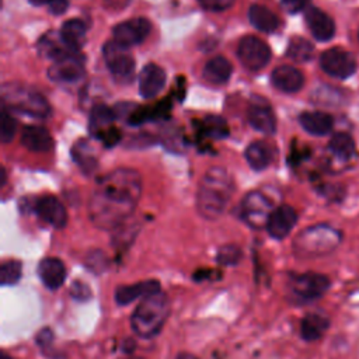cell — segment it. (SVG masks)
<instances>
[{
	"mask_svg": "<svg viewBox=\"0 0 359 359\" xmlns=\"http://www.w3.org/2000/svg\"><path fill=\"white\" fill-rule=\"evenodd\" d=\"M142 191V181L136 171L118 168L100 180L88 203L91 222L100 229H114L133 212Z\"/></svg>",
	"mask_w": 359,
	"mask_h": 359,
	"instance_id": "cell-1",
	"label": "cell"
},
{
	"mask_svg": "<svg viewBox=\"0 0 359 359\" xmlns=\"http://www.w3.org/2000/svg\"><path fill=\"white\" fill-rule=\"evenodd\" d=\"M234 192L230 175L222 168L209 170L201 181L198 191V210L206 219L220 216Z\"/></svg>",
	"mask_w": 359,
	"mask_h": 359,
	"instance_id": "cell-2",
	"label": "cell"
},
{
	"mask_svg": "<svg viewBox=\"0 0 359 359\" xmlns=\"http://www.w3.org/2000/svg\"><path fill=\"white\" fill-rule=\"evenodd\" d=\"M168 313L170 302L167 296L161 290L151 293L143 297L135 309L130 318L132 330L142 338H151L160 332L168 318Z\"/></svg>",
	"mask_w": 359,
	"mask_h": 359,
	"instance_id": "cell-3",
	"label": "cell"
},
{
	"mask_svg": "<svg viewBox=\"0 0 359 359\" xmlns=\"http://www.w3.org/2000/svg\"><path fill=\"white\" fill-rule=\"evenodd\" d=\"M342 240L341 231L328 224H316L304 229L294 240L293 247L300 257H320L334 251Z\"/></svg>",
	"mask_w": 359,
	"mask_h": 359,
	"instance_id": "cell-4",
	"label": "cell"
},
{
	"mask_svg": "<svg viewBox=\"0 0 359 359\" xmlns=\"http://www.w3.org/2000/svg\"><path fill=\"white\" fill-rule=\"evenodd\" d=\"M1 98L6 107L32 118L43 119L50 112L46 98L36 90L25 86L4 84L1 88Z\"/></svg>",
	"mask_w": 359,
	"mask_h": 359,
	"instance_id": "cell-5",
	"label": "cell"
},
{
	"mask_svg": "<svg viewBox=\"0 0 359 359\" xmlns=\"http://www.w3.org/2000/svg\"><path fill=\"white\" fill-rule=\"evenodd\" d=\"M330 287V280L321 273L307 272L292 275L287 280V292L293 302L307 303L321 297Z\"/></svg>",
	"mask_w": 359,
	"mask_h": 359,
	"instance_id": "cell-6",
	"label": "cell"
},
{
	"mask_svg": "<svg viewBox=\"0 0 359 359\" xmlns=\"http://www.w3.org/2000/svg\"><path fill=\"white\" fill-rule=\"evenodd\" d=\"M104 60L107 67L115 80L121 83H129L135 73V59L128 52V49L119 45L116 41H108L102 46Z\"/></svg>",
	"mask_w": 359,
	"mask_h": 359,
	"instance_id": "cell-7",
	"label": "cell"
},
{
	"mask_svg": "<svg viewBox=\"0 0 359 359\" xmlns=\"http://www.w3.org/2000/svg\"><path fill=\"white\" fill-rule=\"evenodd\" d=\"M237 56L244 67L257 72L268 65L271 59V49L266 42L258 36L248 35L240 39L237 46Z\"/></svg>",
	"mask_w": 359,
	"mask_h": 359,
	"instance_id": "cell-8",
	"label": "cell"
},
{
	"mask_svg": "<svg viewBox=\"0 0 359 359\" xmlns=\"http://www.w3.org/2000/svg\"><path fill=\"white\" fill-rule=\"evenodd\" d=\"M272 210L271 201L261 192H250L240 206L241 219L254 229L266 227Z\"/></svg>",
	"mask_w": 359,
	"mask_h": 359,
	"instance_id": "cell-9",
	"label": "cell"
},
{
	"mask_svg": "<svg viewBox=\"0 0 359 359\" xmlns=\"http://www.w3.org/2000/svg\"><path fill=\"white\" fill-rule=\"evenodd\" d=\"M321 69L337 79L351 77L356 72L355 57L342 48H330L320 56Z\"/></svg>",
	"mask_w": 359,
	"mask_h": 359,
	"instance_id": "cell-10",
	"label": "cell"
},
{
	"mask_svg": "<svg viewBox=\"0 0 359 359\" xmlns=\"http://www.w3.org/2000/svg\"><path fill=\"white\" fill-rule=\"evenodd\" d=\"M115 112L107 105H95L90 114L88 128L93 136L101 139L107 146H112L119 140V132L114 128Z\"/></svg>",
	"mask_w": 359,
	"mask_h": 359,
	"instance_id": "cell-11",
	"label": "cell"
},
{
	"mask_svg": "<svg viewBox=\"0 0 359 359\" xmlns=\"http://www.w3.org/2000/svg\"><path fill=\"white\" fill-rule=\"evenodd\" d=\"M150 29L151 24L149 20L143 17H135L115 25L112 29V36L114 41H116L119 45L128 48L143 42L150 34Z\"/></svg>",
	"mask_w": 359,
	"mask_h": 359,
	"instance_id": "cell-12",
	"label": "cell"
},
{
	"mask_svg": "<svg viewBox=\"0 0 359 359\" xmlns=\"http://www.w3.org/2000/svg\"><path fill=\"white\" fill-rule=\"evenodd\" d=\"M50 80L60 84L77 83L84 74V63L79 53H70L52 63L48 70Z\"/></svg>",
	"mask_w": 359,
	"mask_h": 359,
	"instance_id": "cell-13",
	"label": "cell"
},
{
	"mask_svg": "<svg viewBox=\"0 0 359 359\" xmlns=\"http://www.w3.org/2000/svg\"><path fill=\"white\" fill-rule=\"evenodd\" d=\"M296 222H297V215L294 209L289 205H280L272 210L266 223V230L271 237L280 240L290 233Z\"/></svg>",
	"mask_w": 359,
	"mask_h": 359,
	"instance_id": "cell-14",
	"label": "cell"
},
{
	"mask_svg": "<svg viewBox=\"0 0 359 359\" xmlns=\"http://www.w3.org/2000/svg\"><path fill=\"white\" fill-rule=\"evenodd\" d=\"M306 24L311 32V35L321 42L330 41L335 34L334 20L317 7H309L306 10Z\"/></svg>",
	"mask_w": 359,
	"mask_h": 359,
	"instance_id": "cell-15",
	"label": "cell"
},
{
	"mask_svg": "<svg viewBox=\"0 0 359 359\" xmlns=\"http://www.w3.org/2000/svg\"><path fill=\"white\" fill-rule=\"evenodd\" d=\"M36 215L48 224L62 229L67 222L66 209L62 202L55 196H42L35 203Z\"/></svg>",
	"mask_w": 359,
	"mask_h": 359,
	"instance_id": "cell-16",
	"label": "cell"
},
{
	"mask_svg": "<svg viewBox=\"0 0 359 359\" xmlns=\"http://www.w3.org/2000/svg\"><path fill=\"white\" fill-rule=\"evenodd\" d=\"M165 86V72L156 63L146 65L139 74V91L143 98L156 97Z\"/></svg>",
	"mask_w": 359,
	"mask_h": 359,
	"instance_id": "cell-17",
	"label": "cell"
},
{
	"mask_svg": "<svg viewBox=\"0 0 359 359\" xmlns=\"http://www.w3.org/2000/svg\"><path fill=\"white\" fill-rule=\"evenodd\" d=\"M160 292V282L156 279H149L143 282H137L133 285H122L115 290V300L118 304H129L135 299L146 297L151 293Z\"/></svg>",
	"mask_w": 359,
	"mask_h": 359,
	"instance_id": "cell-18",
	"label": "cell"
},
{
	"mask_svg": "<svg viewBox=\"0 0 359 359\" xmlns=\"http://www.w3.org/2000/svg\"><path fill=\"white\" fill-rule=\"evenodd\" d=\"M271 80H272V84L278 90H280L283 93H289V94L299 91L304 83V77H303L302 72L289 65L278 66L272 72Z\"/></svg>",
	"mask_w": 359,
	"mask_h": 359,
	"instance_id": "cell-19",
	"label": "cell"
},
{
	"mask_svg": "<svg viewBox=\"0 0 359 359\" xmlns=\"http://www.w3.org/2000/svg\"><path fill=\"white\" fill-rule=\"evenodd\" d=\"M38 275L42 280V283L52 290L59 289L66 278V268L65 264L59 258H45L39 262L38 266Z\"/></svg>",
	"mask_w": 359,
	"mask_h": 359,
	"instance_id": "cell-20",
	"label": "cell"
},
{
	"mask_svg": "<svg viewBox=\"0 0 359 359\" xmlns=\"http://www.w3.org/2000/svg\"><path fill=\"white\" fill-rule=\"evenodd\" d=\"M21 143L25 149L36 153H45L53 147V140L48 129L38 125H28L24 128Z\"/></svg>",
	"mask_w": 359,
	"mask_h": 359,
	"instance_id": "cell-21",
	"label": "cell"
},
{
	"mask_svg": "<svg viewBox=\"0 0 359 359\" xmlns=\"http://www.w3.org/2000/svg\"><path fill=\"white\" fill-rule=\"evenodd\" d=\"M248 122L250 125L262 133L271 135L276 129V118L272 108L268 104L255 102L248 108Z\"/></svg>",
	"mask_w": 359,
	"mask_h": 359,
	"instance_id": "cell-22",
	"label": "cell"
},
{
	"mask_svg": "<svg viewBox=\"0 0 359 359\" xmlns=\"http://www.w3.org/2000/svg\"><path fill=\"white\" fill-rule=\"evenodd\" d=\"M299 122L302 128L316 136H323L332 129V116L321 111H307L300 114Z\"/></svg>",
	"mask_w": 359,
	"mask_h": 359,
	"instance_id": "cell-23",
	"label": "cell"
},
{
	"mask_svg": "<svg viewBox=\"0 0 359 359\" xmlns=\"http://www.w3.org/2000/svg\"><path fill=\"white\" fill-rule=\"evenodd\" d=\"M38 49L42 56L49 57L53 62L63 56H67L70 53H79L67 46V43L63 41L60 32H49L45 36H42L39 41Z\"/></svg>",
	"mask_w": 359,
	"mask_h": 359,
	"instance_id": "cell-24",
	"label": "cell"
},
{
	"mask_svg": "<svg viewBox=\"0 0 359 359\" xmlns=\"http://www.w3.org/2000/svg\"><path fill=\"white\" fill-rule=\"evenodd\" d=\"M231 63L223 56H215L203 66V79L210 84H224L231 76Z\"/></svg>",
	"mask_w": 359,
	"mask_h": 359,
	"instance_id": "cell-25",
	"label": "cell"
},
{
	"mask_svg": "<svg viewBox=\"0 0 359 359\" xmlns=\"http://www.w3.org/2000/svg\"><path fill=\"white\" fill-rule=\"evenodd\" d=\"M59 32L63 41L67 43V46L76 52H79L86 42L87 28L86 24L79 18H70L65 21Z\"/></svg>",
	"mask_w": 359,
	"mask_h": 359,
	"instance_id": "cell-26",
	"label": "cell"
},
{
	"mask_svg": "<svg viewBox=\"0 0 359 359\" xmlns=\"http://www.w3.org/2000/svg\"><path fill=\"white\" fill-rule=\"evenodd\" d=\"M330 327V320L318 313H309L300 324L302 338L306 341H316L324 335Z\"/></svg>",
	"mask_w": 359,
	"mask_h": 359,
	"instance_id": "cell-27",
	"label": "cell"
},
{
	"mask_svg": "<svg viewBox=\"0 0 359 359\" xmlns=\"http://www.w3.org/2000/svg\"><path fill=\"white\" fill-rule=\"evenodd\" d=\"M248 18L250 22L262 32H273L278 25H279V20L278 17L266 7L261 6V4H252L248 10Z\"/></svg>",
	"mask_w": 359,
	"mask_h": 359,
	"instance_id": "cell-28",
	"label": "cell"
},
{
	"mask_svg": "<svg viewBox=\"0 0 359 359\" xmlns=\"http://www.w3.org/2000/svg\"><path fill=\"white\" fill-rule=\"evenodd\" d=\"M245 160L251 168L259 171L266 168L272 160L271 147L264 142H252L245 149Z\"/></svg>",
	"mask_w": 359,
	"mask_h": 359,
	"instance_id": "cell-29",
	"label": "cell"
},
{
	"mask_svg": "<svg viewBox=\"0 0 359 359\" xmlns=\"http://www.w3.org/2000/svg\"><path fill=\"white\" fill-rule=\"evenodd\" d=\"M328 149L337 158L349 160L355 154V142L351 135L345 132H338L331 137Z\"/></svg>",
	"mask_w": 359,
	"mask_h": 359,
	"instance_id": "cell-30",
	"label": "cell"
},
{
	"mask_svg": "<svg viewBox=\"0 0 359 359\" xmlns=\"http://www.w3.org/2000/svg\"><path fill=\"white\" fill-rule=\"evenodd\" d=\"M286 55L294 62L304 63L309 62L314 55V46L302 36H294L289 41L286 48Z\"/></svg>",
	"mask_w": 359,
	"mask_h": 359,
	"instance_id": "cell-31",
	"label": "cell"
},
{
	"mask_svg": "<svg viewBox=\"0 0 359 359\" xmlns=\"http://www.w3.org/2000/svg\"><path fill=\"white\" fill-rule=\"evenodd\" d=\"M74 161L84 172H93L97 167V158L87 142H77L72 151Z\"/></svg>",
	"mask_w": 359,
	"mask_h": 359,
	"instance_id": "cell-32",
	"label": "cell"
},
{
	"mask_svg": "<svg viewBox=\"0 0 359 359\" xmlns=\"http://www.w3.org/2000/svg\"><path fill=\"white\" fill-rule=\"evenodd\" d=\"M202 128H203V133L208 135L209 137H213V139H223L229 133L227 123L220 116H208L203 121Z\"/></svg>",
	"mask_w": 359,
	"mask_h": 359,
	"instance_id": "cell-33",
	"label": "cell"
},
{
	"mask_svg": "<svg viewBox=\"0 0 359 359\" xmlns=\"http://www.w3.org/2000/svg\"><path fill=\"white\" fill-rule=\"evenodd\" d=\"M1 283L3 285H14L18 282L22 273L21 262L17 259H8L1 264Z\"/></svg>",
	"mask_w": 359,
	"mask_h": 359,
	"instance_id": "cell-34",
	"label": "cell"
},
{
	"mask_svg": "<svg viewBox=\"0 0 359 359\" xmlns=\"http://www.w3.org/2000/svg\"><path fill=\"white\" fill-rule=\"evenodd\" d=\"M17 129V122L15 119L11 116V114L3 108L1 111V121H0V139L3 143H8L11 142V139L14 137Z\"/></svg>",
	"mask_w": 359,
	"mask_h": 359,
	"instance_id": "cell-35",
	"label": "cell"
},
{
	"mask_svg": "<svg viewBox=\"0 0 359 359\" xmlns=\"http://www.w3.org/2000/svg\"><path fill=\"white\" fill-rule=\"evenodd\" d=\"M217 262L222 265H234L241 259V250L237 245H223L217 251Z\"/></svg>",
	"mask_w": 359,
	"mask_h": 359,
	"instance_id": "cell-36",
	"label": "cell"
},
{
	"mask_svg": "<svg viewBox=\"0 0 359 359\" xmlns=\"http://www.w3.org/2000/svg\"><path fill=\"white\" fill-rule=\"evenodd\" d=\"M32 6H48L49 7V11L55 15H59V14H63L66 10H67V6H69V1L67 0H28Z\"/></svg>",
	"mask_w": 359,
	"mask_h": 359,
	"instance_id": "cell-37",
	"label": "cell"
},
{
	"mask_svg": "<svg viewBox=\"0 0 359 359\" xmlns=\"http://www.w3.org/2000/svg\"><path fill=\"white\" fill-rule=\"evenodd\" d=\"M198 1L208 11H224L230 8L236 0H198Z\"/></svg>",
	"mask_w": 359,
	"mask_h": 359,
	"instance_id": "cell-38",
	"label": "cell"
},
{
	"mask_svg": "<svg viewBox=\"0 0 359 359\" xmlns=\"http://www.w3.org/2000/svg\"><path fill=\"white\" fill-rule=\"evenodd\" d=\"M283 8L287 13H299L302 10H307L309 8V3L310 0H280Z\"/></svg>",
	"mask_w": 359,
	"mask_h": 359,
	"instance_id": "cell-39",
	"label": "cell"
},
{
	"mask_svg": "<svg viewBox=\"0 0 359 359\" xmlns=\"http://www.w3.org/2000/svg\"><path fill=\"white\" fill-rule=\"evenodd\" d=\"M70 293H72V296L74 297V299H77V300H86V299H88V296H90V289H88V286H86L83 282H74L73 285H72V287H70Z\"/></svg>",
	"mask_w": 359,
	"mask_h": 359,
	"instance_id": "cell-40",
	"label": "cell"
},
{
	"mask_svg": "<svg viewBox=\"0 0 359 359\" xmlns=\"http://www.w3.org/2000/svg\"><path fill=\"white\" fill-rule=\"evenodd\" d=\"M175 359H198L195 355H192V353H180Z\"/></svg>",
	"mask_w": 359,
	"mask_h": 359,
	"instance_id": "cell-41",
	"label": "cell"
},
{
	"mask_svg": "<svg viewBox=\"0 0 359 359\" xmlns=\"http://www.w3.org/2000/svg\"><path fill=\"white\" fill-rule=\"evenodd\" d=\"M0 359H13V358H11V356H8L7 353H4V352H3V353H1V358H0Z\"/></svg>",
	"mask_w": 359,
	"mask_h": 359,
	"instance_id": "cell-42",
	"label": "cell"
},
{
	"mask_svg": "<svg viewBox=\"0 0 359 359\" xmlns=\"http://www.w3.org/2000/svg\"><path fill=\"white\" fill-rule=\"evenodd\" d=\"M125 359H142V358H125Z\"/></svg>",
	"mask_w": 359,
	"mask_h": 359,
	"instance_id": "cell-43",
	"label": "cell"
}]
</instances>
